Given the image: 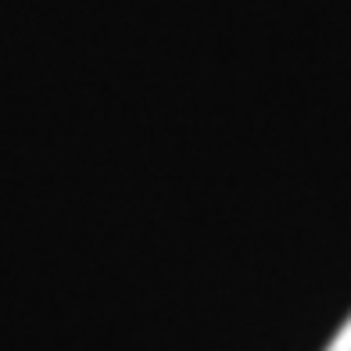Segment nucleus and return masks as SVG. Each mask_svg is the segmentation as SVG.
<instances>
[{
	"instance_id": "1",
	"label": "nucleus",
	"mask_w": 351,
	"mask_h": 351,
	"mask_svg": "<svg viewBox=\"0 0 351 351\" xmlns=\"http://www.w3.org/2000/svg\"><path fill=\"white\" fill-rule=\"evenodd\" d=\"M326 351H351V315H348V323L337 330V337L330 341V348Z\"/></svg>"
}]
</instances>
